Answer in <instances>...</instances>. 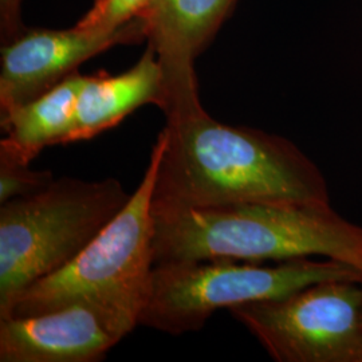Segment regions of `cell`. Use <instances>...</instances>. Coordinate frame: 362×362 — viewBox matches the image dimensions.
Instances as JSON below:
<instances>
[{
	"label": "cell",
	"instance_id": "cell-7",
	"mask_svg": "<svg viewBox=\"0 0 362 362\" xmlns=\"http://www.w3.org/2000/svg\"><path fill=\"white\" fill-rule=\"evenodd\" d=\"M148 28L145 18L106 31L26 28L1 45L0 116L52 90L100 52L146 40Z\"/></svg>",
	"mask_w": 362,
	"mask_h": 362
},
{
	"label": "cell",
	"instance_id": "cell-12",
	"mask_svg": "<svg viewBox=\"0 0 362 362\" xmlns=\"http://www.w3.org/2000/svg\"><path fill=\"white\" fill-rule=\"evenodd\" d=\"M158 0H95L76 26L82 30H115L145 18Z\"/></svg>",
	"mask_w": 362,
	"mask_h": 362
},
{
	"label": "cell",
	"instance_id": "cell-2",
	"mask_svg": "<svg viewBox=\"0 0 362 362\" xmlns=\"http://www.w3.org/2000/svg\"><path fill=\"white\" fill-rule=\"evenodd\" d=\"M153 266L228 258L262 263L322 257L362 274V227L330 204L239 203L152 212Z\"/></svg>",
	"mask_w": 362,
	"mask_h": 362
},
{
	"label": "cell",
	"instance_id": "cell-9",
	"mask_svg": "<svg viewBox=\"0 0 362 362\" xmlns=\"http://www.w3.org/2000/svg\"><path fill=\"white\" fill-rule=\"evenodd\" d=\"M167 97L163 66L148 45L139 62L125 73L109 76L101 71L86 76L78 95L73 130L67 144L90 140L115 128L144 105L164 106Z\"/></svg>",
	"mask_w": 362,
	"mask_h": 362
},
{
	"label": "cell",
	"instance_id": "cell-4",
	"mask_svg": "<svg viewBox=\"0 0 362 362\" xmlns=\"http://www.w3.org/2000/svg\"><path fill=\"white\" fill-rule=\"evenodd\" d=\"M161 151L163 140L157 136L143 180L128 204L71 262L26 287L4 318L37 315L81 300L140 318L153 269L152 192Z\"/></svg>",
	"mask_w": 362,
	"mask_h": 362
},
{
	"label": "cell",
	"instance_id": "cell-14",
	"mask_svg": "<svg viewBox=\"0 0 362 362\" xmlns=\"http://www.w3.org/2000/svg\"><path fill=\"white\" fill-rule=\"evenodd\" d=\"M21 6L22 0H0V34L3 45L26 30L21 18Z\"/></svg>",
	"mask_w": 362,
	"mask_h": 362
},
{
	"label": "cell",
	"instance_id": "cell-3",
	"mask_svg": "<svg viewBox=\"0 0 362 362\" xmlns=\"http://www.w3.org/2000/svg\"><path fill=\"white\" fill-rule=\"evenodd\" d=\"M130 196L113 177H61L35 194L0 204V318L26 287L76 258Z\"/></svg>",
	"mask_w": 362,
	"mask_h": 362
},
{
	"label": "cell",
	"instance_id": "cell-11",
	"mask_svg": "<svg viewBox=\"0 0 362 362\" xmlns=\"http://www.w3.org/2000/svg\"><path fill=\"white\" fill-rule=\"evenodd\" d=\"M85 81L86 76L77 71L52 90L1 115L6 137L0 141V153L30 164L45 148L67 144Z\"/></svg>",
	"mask_w": 362,
	"mask_h": 362
},
{
	"label": "cell",
	"instance_id": "cell-5",
	"mask_svg": "<svg viewBox=\"0 0 362 362\" xmlns=\"http://www.w3.org/2000/svg\"><path fill=\"white\" fill-rule=\"evenodd\" d=\"M326 281L362 282V274L333 259L278 262L275 266L228 258L153 266L139 325L181 336L199 332L219 309L286 297Z\"/></svg>",
	"mask_w": 362,
	"mask_h": 362
},
{
	"label": "cell",
	"instance_id": "cell-10",
	"mask_svg": "<svg viewBox=\"0 0 362 362\" xmlns=\"http://www.w3.org/2000/svg\"><path fill=\"white\" fill-rule=\"evenodd\" d=\"M236 0H158L148 21V45L155 49L164 76L194 74V58L219 30Z\"/></svg>",
	"mask_w": 362,
	"mask_h": 362
},
{
	"label": "cell",
	"instance_id": "cell-13",
	"mask_svg": "<svg viewBox=\"0 0 362 362\" xmlns=\"http://www.w3.org/2000/svg\"><path fill=\"white\" fill-rule=\"evenodd\" d=\"M54 180L52 170H34L27 163L0 153V204L35 194Z\"/></svg>",
	"mask_w": 362,
	"mask_h": 362
},
{
	"label": "cell",
	"instance_id": "cell-8",
	"mask_svg": "<svg viewBox=\"0 0 362 362\" xmlns=\"http://www.w3.org/2000/svg\"><path fill=\"white\" fill-rule=\"evenodd\" d=\"M139 326L125 311L94 300L0 320V362H97Z\"/></svg>",
	"mask_w": 362,
	"mask_h": 362
},
{
	"label": "cell",
	"instance_id": "cell-1",
	"mask_svg": "<svg viewBox=\"0 0 362 362\" xmlns=\"http://www.w3.org/2000/svg\"><path fill=\"white\" fill-rule=\"evenodd\" d=\"M152 212L239 203L330 204L322 172L282 136L221 124L199 88L170 90Z\"/></svg>",
	"mask_w": 362,
	"mask_h": 362
},
{
	"label": "cell",
	"instance_id": "cell-6",
	"mask_svg": "<svg viewBox=\"0 0 362 362\" xmlns=\"http://www.w3.org/2000/svg\"><path fill=\"white\" fill-rule=\"evenodd\" d=\"M276 362H362V282L326 281L230 309Z\"/></svg>",
	"mask_w": 362,
	"mask_h": 362
}]
</instances>
